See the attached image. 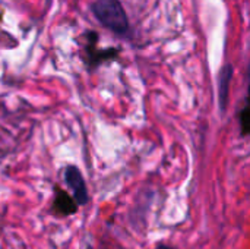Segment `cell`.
Masks as SVG:
<instances>
[{
  "instance_id": "6da1fadb",
  "label": "cell",
  "mask_w": 250,
  "mask_h": 249,
  "mask_svg": "<svg viewBox=\"0 0 250 249\" xmlns=\"http://www.w3.org/2000/svg\"><path fill=\"white\" fill-rule=\"evenodd\" d=\"M92 13L105 28L116 34H125L129 28L127 15L119 0H97L92 4Z\"/></svg>"
},
{
  "instance_id": "7a4b0ae2",
  "label": "cell",
  "mask_w": 250,
  "mask_h": 249,
  "mask_svg": "<svg viewBox=\"0 0 250 249\" xmlns=\"http://www.w3.org/2000/svg\"><path fill=\"white\" fill-rule=\"evenodd\" d=\"M64 182L67 185V188L72 192L73 200L76 201V204L79 207H83L88 204L89 201V195H88V188L85 183V179L81 173V170L76 166H67L64 169Z\"/></svg>"
},
{
  "instance_id": "3957f363",
  "label": "cell",
  "mask_w": 250,
  "mask_h": 249,
  "mask_svg": "<svg viewBox=\"0 0 250 249\" xmlns=\"http://www.w3.org/2000/svg\"><path fill=\"white\" fill-rule=\"evenodd\" d=\"M51 210L53 214L57 217H70L79 211V205L76 204L72 195H69L66 191L60 189L59 186H54V198H53Z\"/></svg>"
},
{
  "instance_id": "277c9868",
  "label": "cell",
  "mask_w": 250,
  "mask_h": 249,
  "mask_svg": "<svg viewBox=\"0 0 250 249\" xmlns=\"http://www.w3.org/2000/svg\"><path fill=\"white\" fill-rule=\"evenodd\" d=\"M233 76V66L229 63L226 65L218 76V103H220V109L221 112L226 110L227 103H229V88H230V81Z\"/></svg>"
},
{
  "instance_id": "5b68a950",
  "label": "cell",
  "mask_w": 250,
  "mask_h": 249,
  "mask_svg": "<svg viewBox=\"0 0 250 249\" xmlns=\"http://www.w3.org/2000/svg\"><path fill=\"white\" fill-rule=\"evenodd\" d=\"M246 113H248V109L245 107L242 110V117H240V123H242V135H246L248 131H246Z\"/></svg>"
},
{
  "instance_id": "8992f818",
  "label": "cell",
  "mask_w": 250,
  "mask_h": 249,
  "mask_svg": "<svg viewBox=\"0 0 250 249\" xmlns=\"http://www.w3.org/2000/svg\"><path fill=\"white\" fill-rule=\"evenodd\" d=\"M154 249H180L177 247H173V245H168V244H158Z\"/></svg>"
}]
</instances>
